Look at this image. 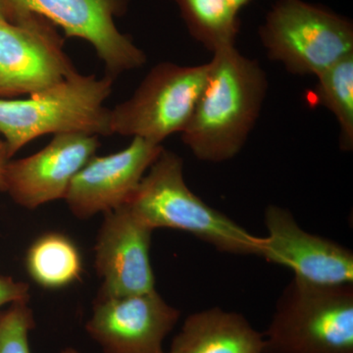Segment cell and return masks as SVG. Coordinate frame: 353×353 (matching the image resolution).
Listing matches in <instances>:
<instances>
[{"label":"cell","instance_id":"obj_12","mask_svg":"<svg viewBox=\"0 0 353 353\" xmlns=\"http://www.w3.org/2000/svg\"><path fill=\"white\" fill-rule=\"evenodd\" d=\"M99 145L95 134H54L52 141L34 154L9 160L6 192L16 203L31 210L64 199L74 176L94 157Z\"/></svg>","mask_w":353,"mask_h":353},{"label":"cell","instance_id":"obj_9","mask_svg":"<svg viewBox=\"0 0 353 353\" xmlns=\"http://www.w3.org/2000/svg\"><path fill=\"white\" fill-rule=\"evenodd\" d=\"M181 317L157 290L97 297L85 331L104 353H166L163 343Z\"/></svg>","mask_w":353,"mask_h":353},{"label":"cell","instance_id":"obj_11","mask_svg":"<svg viewBox=\"0 0 353 353\" xmlns=\"http://www.w3.org/2000/svg\"><path fill=\"white\" fill-rule=\"evenodd\" d=\"M103 215L94 250L95 270L102 280L97 297L132 296L157 290L150 255L153 230L125 206Z\"/></svg>","mask_w":353,"mask_h":353},{"label":"cell","instance_id":"obj_18","mask_svg":"<svg viewBox=\"0 0 353 353\" xmlns=\"http://www.w3.org/2000/svg\"><path fill=\"white\" fill-rule=\"evenodd\" d=\"M34 328V314L27 301L0 311V353H31L29 334Z\"/></svg>","mask_w":353,"mask_h":353},{"label":"cell","instance_id":"obj_17","mask_svg":"<svg viewBox=\"0 0 353 353\" xmlns=\"http://www.w3.org/2000/svg\"><path fill=\"white\" fill-rule=\"evenodd\" d=\"M313 97L331 111L340 127V148L353 150V52L318 74Z\"/></svg>","mask_w":353,"mask_h":353},{"label":"cell","instance_id":"obj_8","mask_svg":"<svg viewBox=\"0 0 353 353\" xmlns=\"http://www.w3.org/2000/svg\"><path fill=\"white\" fill-rule=\"evenodd\" d=\"M13 22L20 14L43 16L61 28L66 38L90 43L105 68V75L117 78L141 68L146 54L115 24L127 12L130 0H6Z\"/></svg>","mask_w":353,"mask_h":353},{"label":"cell","instance_id":"obj_23","mask_svg":"<svg viewBox=\"0 0 353 353\" xmlns=\"http://www.w3.org/2000/svg\"><path fill=\"white\" fill-rule=\"evenodd\" d=\"M60 353H80L78 350H76L75 348L67 347L65 350H62Z\"/></svg>","mask_w":353,"mask_h":353},{"label":"cell","instance_id":"obj_16","mask_svg":"<svg viewBox=\"0 0 353 353\" xmlns=\"http://www.w3.org/2000/svg\"><path fill=\"white\" fill-rule=\"evenodd\" d=\"M190 34L215 52L234 46L240 32L239 13L228 0H174Z\"/></svg>","mask_w":353,"mask_h":353},{"label":"cell","instance_id":"obj_2","mask_svg":"<svg viewBox=\"0 0 353 353\" xmlns=\"http://www.w3.org/2000/svg\"><path fill=\"white\" fill-rule=\"evenodd\" d=\"M122 206L153 231L165 228L187 232L230 254L261 253L262 238L194 194L185 183L182 158L165 148Z\"/></svg>","mask_w":353,"mask_h":353},{"label":"cell","instance_id":"obj_6","mask_svg":"<svg viewBox=\"0 0 353 353\" xmlns=\"http://www.w3.org/2000/svg\"><path fill=\"white\" fill-rule=\"evenodd\" d=\"M208 63L181 66L160 62L127 101L109 111V134L161 145L189 124L205 85Z\"/></svg>","mask_w":353,"mask_h":353},{"label":"cell","instance_id":"obj_15","mask_svg":"<svg viewBox=\"0 0 353 353\" xmlns=\"http://www.w3.org/2000/svg\"><path fill=\"white\" fill-rule=\"evenodd\" d=\"M32 281L46 289H60L80 280L82 257L68 236L50 233L39 236L26 255Z\"/></svg>","mask_w":353,"mask_h":353},{"label":"cell","instance_id":"obj_19","mask_svg":"<svg viewBox=\"0 0 353 353\" xmlns=\"http://www.w3.org/2000/svg\"><path fill=\"white\" fill-rule=\"evenodd\" d=\"M30 299V287L24 282H17L8 276H0V307L6 304L23 303Z\"/></svg>","mask_w":353,"mask_h":353},{"label":"cell","instance_id":"obj_22","mask_svg":"<svg viewBox=\"0 0 353 353\" xmlns=\"http://www.w3.org/2000/svg\"><path fill=\"white\" fill-rule=\"evenodd\" d=\"M228 1L232 4V6H233L238 12H240L241 9H243V7L248 6L252 0H228Z\"/></svg>","mask_w":353,"mask_h":353},{"label":"cell","instance_id":"obj_13","mask_svg":"<svg viewBox=\"0 0 353 353\" xmlns=\"http://www.w3.org/2000/svg\"><path fill=\"white\" fill-rule=\"evenodd\" d=\"M163 148L134 138L121 152L90 158L74 176L64 197L71 212L79 219H88L124 205Z\"/></svg>","mask_w":353,"mask_h":353},{"label":"cell","instance_id":"obj_10","mask_svg":"<svg viewBox=\"0 0 353 353\" xmlns=\"http://www.w3.org/2000/svg\"><path fill=\"white\" fill-rule=\"evenodd\" d=\"M267 236L260 257L289 268L309 284H353V253L336 241L308 233L289 209L270 204L264 211Z\"/></svg>","mask_w":353,"mask_h":353},{"label":"cell","instance_id":"obj_3","mask_svg":"<svg viewBox=\"0 0 353 353\" xmlns=\"http://www.w3.org/2000/svg\"><path fill=\"white\" fill-rule=\"evenodd\" d=\"M114 80L108 75L97 78L76 72L29 99H0V134L9 157L46 134L83 132L110 136V109L104 102L112 94Z\"/></svg>","mask_w":353,"mask_h":353},{"label":"cell","instance_id":"obj_14","mask_svg":"<svg viewBox=\"0 0 353 353\" xmlns=\"http://www.w3.org/2000/svg\"><path fill=\"white\" fill-rule=\"evenodd\" d=\"M166 353H264L263 334L241 313L215 306L188 316Z\"/></svg>","mask_w":353,"mask_h":353},{"label":"cell","instance_id":"obj_20","mask_svg":"<svg viewBox=\"0 0 353 353\" xmlns=\"http://www.w3.org/2000/svg\"><path fill=\"white\" fill-rule=\"evenodd\" d=\"M10 160L3 139H0V192H6V171L7 163Z\"/></svg>","mask_w":353,"mask_h":353},{"label":"cell","instance_id":"obj_4","mask_svg":"<svg viewBox=\"0 0 353 353\" xmlns=\"http://www.w3.org/2000/svg\"><path fill=\"white\" fill-rule=\"evenodd\" d=\"M262 334L264 353H353V284L292 278Z\"/></svg>","mask_w":353,"mask_h":353},{"label":"cell","instance_id":"obj_21","mask_svg":"<svg viewBox=\"0 0 353 353\" xmlns=\"http://www.w3.org/2000/svg\"><path fill=\"white\" fill-rule=\"evenodd\" d=\"M0 21L13 22V14L6 0H0Z\"/></svg>","mask_w":353,"mask_h":353},{"label":"cell","instance_id":"obj_7","mask_svg":"<svg viewBox=\"0 0 353 353\" xmlns=\"http://www.w3.org/2000/svg\"><path fill=\"white\" fill-rule=\"evenodd\" d=\"M55 27L32 12L0 21V99L37 94L78 72Z\"/></svg>","mask_w":353,"mask_h":353},{"label":"cell","instance_id":"obj_5","mask_svg":"<svg viewBox=\"0 0 353 353\" xmlns=\"http://www.w3.org/2000/svg\"><path fill=\"white\" fill-rule=\"evenodd\" d=\"M269 59L296 75H315L353 52V25L326 7L277 0L260 27Z\"/></svg>","mask_w":353,"mask_h":353},{"label":"cell","instance_id":"obj_1","mask_svg":"<svg viewBox=\"0 0 353 353\" xmlns=\"http://www.w3.org/2000/svg\"><path fill=\"white\" fill-rule=\"evenodd\" d=\"M205 85L183 143L201 161L220 163L240 153L256 124L268 81L259 62L234 46L213 52Z\"/></svg>","mask_w":353,"mask_h":353}]
</instances>
